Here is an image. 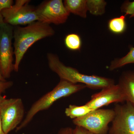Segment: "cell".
Instances as JSON below:
<instances>
[{"label": "cell", "instance_id": "6da1fadb", "mask_svg": "<svg viewBox=\"0 0 134 134\" xmlns=\"http://www.w3.org/2000/svg\"><path fill=\"white\" fill-rule=\"evenodd\" d=\"M55 31L50 25L37 21L24 27L14 26V71L18 72L19 66L27 50L37 41L51 37Z\"/></svg>", "mask_w": 134, "mask_h": 134}, {"label": "cell", "instance_id": "7a4b0ae2", "mask_svg": "<svg viewBox=\"0 0 134 134\" xmlns=\"http://www.w3.org/2000/svg\"><path fill=\"white\" fill-rule=\"evenodd\" d=\"M48 66L52 71L59 77L60 79L74 84L85 85L92 90L102 89L115 84L114 79L97 75H88L79 72L77 69L64 65L56 54H47Z\"/></svg>", "mask_w": 134, "mask_h": 134}, {"label": "cell", "instance_id": "3957f363", "mask_svg": "<svg viewBox=\"0 0 134 134\" xmlns=\"http://www.w3.org/2000/svg\"><path fill=\"white\" fill-rule=\"evenodd\" d=\"M86 88V86L83 84H74L60 79L52 91L43 95L32 104L23 122L16 129V132L26 127L37 114L41 111L48 110L57 100L69 97Z\"/></svg>", "mask_w": 134, "mask_h": 134}, {"label": "cell", "instance_id": "277c9868", "mask_svg": "<svg viewBox=\"0 0 134 134\" xmlns=\"http://www.w3.org/2000/svg\"><path fill=\"white\" fill-rule=\"evenodd\" d=\"M114 116V109L99 108L73 120V122L76 126L83 128L93 133L107 134L110 129L109 124Z\"/></svg>", "mask_w": 134, "mask_h": 134}, {"label": "cell", "instance_id": "5b68a950", "mask_svg": "<svg viewBox=\"0 0 134 134\" xmlns=\"http://www.w3.org/2000/svg\"><path fill=\"white\" fill-rule=\"evenodd\" d=\"M25 108L20 98L5 99L0 104V117L6 134L14 130L24 119Z\"/></svg>", "mask_w": 134, "mask_h": 134}, {"label": "cell", "instance_id": "8992f818", "mask_svg": "<svg viewBox=\"0 0 134 134\" xmlns=\"http://www.w3.org/2000/svg\"><path fill=\"white\" fill-rule=\"evenodd\" d=\"M13 34L14 26L5 23L0 26V73L5 79L14 71Z\"/></svg>", "mask_w": 134, "mask_h": 134}, {"label": "cell", "instance_id": "52a82bcc", "mask_svg": "<svg viewBox=\"0 0 134 134\" xmlns=\"http://www.w3.org/2000/svg\"><path fill=\"white\" fill-rule=\"evenodd\" d=\"M29 0H16L11 8L3 10L1 14L4 23L13 26L30 24L38 21L36 9L29 5Z\"/></svg>", "mask_w": 134, "mask_h": 134}, {"label": "cell", "instance_id": "ba28073f", "mask_svg": "<svg viewBox=\"0 0 134 134\" xmlns=\"http://www.w3.org/2000/svg\"><path fill=\"white\" fill-rule=\"evenodd\" d=\"M38 21L50 25L63 24L70 13L62 0H49L43 2L36 8Z\"/></svg>", "mask_w": 134, "mask_h": 134}, {"label": "cell", "instance_id": "9c48e42d", "mask_svg": "<svg viewBox=\"0 0 134 134\" xmlns=\"http://www.w3.org/2000/svg\"><path fill=\"white\" fill-rule=\"evenodd\" d=\"M117 104L115 116L109 129V134H134V105L129 102Z\"/></svg>", "mask_w": 134, "mask_h": 134}, {"label": "cell", "instance_id": "30bf717a", "mask_svg": "<svg viewBox=\"0 0 134 134\" xmlns=\"http://www.w3.org/2000/svg\"><path fill=\"white\" fill-rule=\"evenodd\" d=\"M125 102L126 98L125 94L118 84H114L102 89L98 93L92 95L91 100L85 104L93 111L112 103Z\"/></svg>", "mask_w": 134, "mask_h": 134}, {"label": "cell", "instance_id": "8fae6325", "mask_svg": "<svg viewBox=\"0 0 134 134\" xmlns=\"http://www.w3.org/2000/svg\"><path fill=\"white\" fill-rule=\"evenodd\" d=\"M117 84L125 94L126 102L134 105V70L123 72Z\"/></svg>", "mask_w": 134, "mask_h": 134}, {"label": "cell", "instance_id": "7c38bea8", "mask_svg": "<svg viewBox=\"0 0 134 134\" xmlns=\"http://www.w3.org/2000/svg\"><path fill=\"white\" fill-rule=\"evenodd\" d=\"M64 5L70 13L85 18L88 12L86 0H65Z\"/></svg>", "mask_w": 134, "mask_h": 134}, {"label": "cell", "instance_id": "4fadbf2b", "mask_svg": "<svg viewBox=\"0 0 134 134\" xmlns=\"http://www.w3.org/2000/svg\"><path fill=\"white\" fill-rule=\"evenodd\" d=\"M92 111L85 104L80 106L70 105L65 109V113L66 116L74 120L83 117Z\"/></svg>", "mask_w": 134, "mask_h": 134}, {"label": "cell", "instance_id": "5bb4252c", "mask_svg": "<svg viewBox=\"0 0 134 134\" xmlns=\"http://www.w3.org/2000/svg\"><path fill=\"white\" fill-rule=\"evenodd\" d=\"M130 64H134V47H130L129 52L125 56L113 60L108 69L110 71H113Z\"/></svg>", "mask_w": 134, "mask_h": 134}, {"label": "cell", "instance_id": "9a60e30c", "mask_svg": "<svg viewBox=\"0 0 134 134\" xmlns=\"http://www.w3.org/2000/svg\"><path fill=\"white\" fill-rule=\"evenodd\" d=\"M108 28L111 32L115 34L124 33L127 29L126 16L121 15L110 19L108 23Z\"/></svg>", "mask_w": 134, "mask_h": 134}, {"label": "cell", "instance_id": "2e32d148", "mask_svg": "<svg viewBox=\"0 0 134 134\" xmlns=\"http://www.w3.org/2000/svg\"><path fill=\"white\" fill-rule=\"evenodd\" d=\"M87 9L92 14L99 16L105 13L107 3L104 0H86Z\"/></svg>", "mask_w": 134, "mask_h": 134}, {"label": "cell", "instance_id": "e0dca14e", "mask_svg": "<svg viewBox=\"0 0 134 134\" xmlns=\"http://www.w3.org/2000/svg\"><path fill=\"white\" fill-rule=\"evenodd\" d=\"M65 43L69 50L77 51L80 50L81 48V39L80 36L76 34H68L65 37Z\"/></svg>", "mask_w": 134, "mask_h": 134}, {"label": "cell", "instance_id": "ac0fdd59", "mask_svg": "<svg viewBox=\"0 0 134 134\" xmlns=\"http://www.w3.org/2000/svg\"><path fill=\"white\" fill-rule=\"evenodd\" d=\"M120 9L126 16L129 15L130 18H134V1H125L121 5Z\"/></svg>", "mask_w": 134, "mask_h": 134}, {"label": "cell", "instance_id": "d6986e66", "mask_svg": "<svg viewBox=\"0 0 134 134\" xmlns=\"http://www.w3.org/2000/svg\"><path fill=\"white\" fill-rule=\"evenodd\" d=\"M13 5L12 0H0V13L3 10L10 8Z\"/></svg>", "mask_w": 134, "mask_h": 134}, {"label": "cell", "instance_id": "ffe728a7", "mask_svg": "<svg viewBox=\"0 0 134 134\" xmlns=\"http://www.w3.org/2000/svg\"><path fill=\"white\" fill-rule=\"evenodd\" d=\"M13 85V82L11 81H0V93L5 92L7 90L12 87Z\"/></svg>", "mask_w": 134, "mask_h": 134}, {"label": "cell", "instance_id": "44dd1931", "mask_svg": "<svg viewBox=\"0 0 134 134\" xmlns=\"http://www.w3.org/2000/svg\"><path fill=\"white\" fill-rule=\"evenodd\" d=\"M74 134H95L89 132L83 128L77 126L74 129Z\"/></svg>", "mask_w": 134, "mask_h": 134}, {"label": "cell", "instance_id": "7402d4cb", "mask_svg": "<svg viewBox=\"0 0 134 134\" xmlns=\"http://www.w3.org/2000/svg\"><path fill=\"white\" fill-rule=\"evenodd\" d=\"M58 134H74V129L69 127L62 128Z\"/></svg>", "mask_w": 134, "mask_h": 134}, {"label": "cell", "instance_id": "603a6c76", "mask_svg": "<svg viewBox=\"0 0 134 134\" xmlns=\"http://www.w3.org/2000/svg\"><path fill=\"white\" fill-rule=\"evenodd\" d=\"M0 134H6L3 131V129L1 117H0Z\"/></svg>", "mask_w": 134, "mask_h": 134}, {"label": "cell", "instance_id": "cb8c5ba5", "mask_svg": "<svg viewBox=\"0 0 134 134\" xmlns=\"http://www.w3.org/2000/svg\"><path fill=\"white\" fill-rule=\"evenodd\" d=\"M4 21H3V17L2 15L0 13V26L1 25L4 23Z\"/></svg>", "mask_w": 134, "mask_h": 134}, {"label": "cell", "instance_id": "d4e9b609", "mask_svg": "<svg viewBox=\"0 0 134 134\" xmlns=\"http://www.w3.org/2000/svg\"><path fill=\"white\" fill-rule=\"evenodd\" d=\"M6 98V96H3L2 94L0 93V104L2 102L3 100H4Z\"/></svg>", "mask_w": 134, "mask_h": 134}, {"label": "cell", "instance_id": "484cf974", "mask_svg": "<svg viewBox=\"0 0 134 134\" xmlns=\"http://www.w3.org/2000/svg\"><path fill=\"white\" fill-rule=\"evenodd\" d=\"M7 80L3 77L0 73V81H6Z\"/></svg>", "mask_w": 134, "mask_h": 134}]
</instances>
